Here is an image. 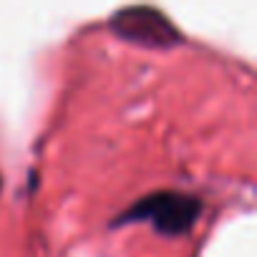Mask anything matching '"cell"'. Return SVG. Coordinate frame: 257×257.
Returning <instances> with one entry per match:
<instances>
[{
  "mask_svg": "<svg viewBox=\"0 0 257 257\" xmlns=\"http://www.w3.org/2000/svg\"><path fill=\"white\" fill-rule=\"evenodd\" d=\"M199 199L179 192H157L144 199H139L134 207H128L121 217L118 224L123 222H139L147 219L152 222L162 234H184L199 217Z\"/></svg>",
  "mask_w": 257,
  "mask_h": 257,
  "instance_id": "1",
  "label": "cell"
},
{
  "mask_svg": "<svg viewBox=\"0 0 257 257\" xmlns=\"http://www.w3.org/2000/svg\"><path fill=\"white\" fill-rule=\"evenodd\" d=\"M108 28L121 41L144 48H174L182 43V33L169 23V18L149 6H132L113 13Z\"/></svg>",
  "mask_w": 257,
  "mask_h": 257,
  "instance_id": "2",
  "label": "cell"
}]
</instances>
